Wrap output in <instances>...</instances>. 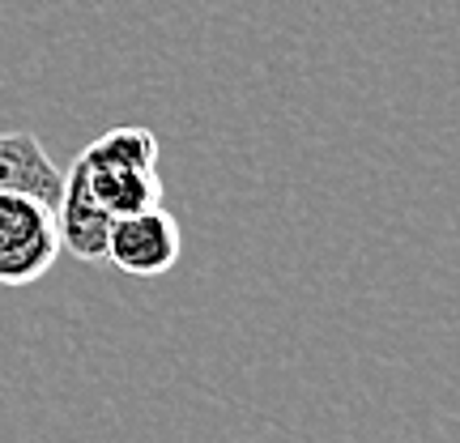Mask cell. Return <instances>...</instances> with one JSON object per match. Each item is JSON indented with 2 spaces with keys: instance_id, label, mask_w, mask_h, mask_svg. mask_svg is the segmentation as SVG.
Instances as JSON below:
<instances>
[{
  "instance_id": "4",
  "label": "cell",
  "mask_w": 460,
  "mask_h": 443,
  "mask_svg": "<svg viewBox=\"0 0 460 443\" xmlns=\"http://www.w3.org/2000/svg\"><path fill=\"white\" fill-rule=\"evenodd\" d=\"M26 192L56 209L65 192V171L51 163V154L34 132H0V197Z\"/></svg>"
},
{
  "instance_id": "2",
  "label": "cell",
  "mask_w": 460,
  "mask_h": 443,
  "mask_svg": "<svg viewBox=\"0 0 460 443\" xmlns=\"http://www.w3.org/2000/svg\"><path fill=\"white\" fill-rule=\"evenodd\" d=\"M60 256L56 209L26 192L0 197V286H31Z\"/></svg>"
},
{
  "instance_id": "1",
  "label": "cell",
  "mask_w": 460,
  "mask_h": 443,
  "mask_svg": "<svg viewBox=\"0 0 460 443\" xmlns=\"http://www.w3.org/2000/svg\"><path fill=\"white\" fill-rule=\"evenodd\" d=\"M73 171L82 175L85 192L111 217H128L154 209L163 200V175H158V137L149 128H107L73 158Z\"/></svg>"
},
{
  "instance_id": "5",
  "label": "cell",
  "mask_w": 460,
  "mask_h": 443,
  "mask_svg": "<svg viewBox=\"0 0 460 443\" xmlns=\"http://www.w3.org/2000/svg\"><path fill=\"white\" fill-rule=\"evenodd\" d=\"M115 217L94 205L85 192L82 175L68 166L65 171V192L56 200V230H60V247L73 252L77 261H102L107 256V235H111Z\"/></svg>"
},
{
  "instance_id": "3",
  "label": "cell",
  "mask_w": 460,
  "mask_h": 443,
  "mask_svg": "<svg viewBox=\"0 0 460 443\" xmlns=\"http://www.w3.org/2000/svg\"><path fill=\"white\" fill-rule=\"evenodd\" d=\"M180 252L183 230L175 222V214L154 205V209H141V214L115 217L102 261H111L119 273H132V278H163L180 264Z\"/></svg>"
}]
</instances>
